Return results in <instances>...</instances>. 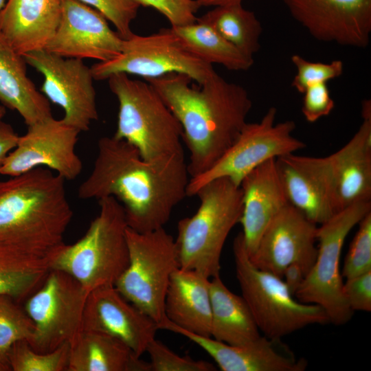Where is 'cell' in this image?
<instances>
[{
  "label": "cell",
  "mask_w": 371,
  "mask_h": 371,
  "mask_svg": "<svg viewBox=\"0 0 371 371\" xmlns=\"http://www.w3.org/2000/svg\"><path fill=\"white\" fill-rule=\"evenodd\" d=\"M4 3H5V0H0V11L2 10L3 6L5 5Z\"/></svg>",
  "instance_id": "45"
},
{
  "label": "cell",
  "mask_w": 371,
  "mask_h": 371,
  "mask_svg": "<svg viewBox=\"0 0 371 371\" xmlns=\"http://www.w3.org/2000/svg\"><path fill=\"white\" fill-rule=\"evenodd\" d=\"M60 15V0H8L0 11V32L23 55L45 48Z\"/></svg>",
  "instance_id": "23"
},
{
  "label": "cell",
  "mask_w": 371,
  "mask_h": 371,
  "mask_svg": "<svg viewBox=\"0 0 371 371\" xmlns=\"http://www.w3.org/2000/svg\"><path fill=\"white\" fill-rule=\"evenodd\" d=\"M89 293L69 273L50 269L41 285L24 301L23 308L34 325L30 346L49 352L70 344L82 330Z\"/></svg>",
  "instance_id": "11"
},
{
  "label": "cell",
  "mask_w": 371,
  "mask_h": 371,
  "mask_svg": "<svg viewBox=\"0 0 371 371\" xmlns=\"http://www.w3.org/2000/svg\"><path fill=\"white\" fill-rule=\"evenodd\" d=\"M197 20L210 26L247 56L254 58L260 49L261 23L242 3L216 6Z\"/></svg>",
  "instance_id": "30"
},
{
  "label": "cell",
  "mask_w": 371,
  "mask_h": 371,
  "mask_svg": "<svg viewBox=\"0 0 371 371\" xmlns=\"http://www.w3.org/2000/svg\"><path fill=\"white\" fill-rule=\"evenodd\" d=\"M371 212L370 201L356 202L335 213L317 227V252L294 297L302 303L322 307L329 322L340 326L348 322L353 311L343 292L340 258L346 238L351 229Z\"/></svg>",
  "instance_id": "9"
},
{
  "label": "cell",
  "mask_w": 371,
  "mask_h": 371,
  "mask_svg": "<svg viewBox=\"0 0 371 371\" xmlns=\"http://www.w3.org/2000/svg\"><path fill=\"white\" fill-rule=\"evenodd\" d=\"M98 202L99 213L85 234L73 244L62 245L51 262V269L69 273L89 293L114 285L129 262L128 225L122 205L113 197Z\"/></svg>",
  "instance_id": "5"
},
{
  "label": "cell",
  "mask_w": 371,
  "mask_h": 371,
  "mask_svg": "<svg viewBox=\"0 0 371 371\" xmlns=\"http://www.w3.org/2000/svg\"><path fill=\"white\" fill-rule=\"evenodd\" d=\"M19 137L10 124L0 120V166L16 147Z\"/></svg>",
  "instance_id": "40"
},
{
  "label": "cell",
  "mask_w": 371,
  "mask_h": 371,
  "mask_svg": "<svg viewBox=\"0 0 371 371\" xmlns=\"http://www.w3.org/2000/svg\"><path fill=\"white\" fill-rule=\"evenodd\" d=\"M61 15L44 49L54 54L104 62L117 56L123 38L99 11L79 0H60Z\"/></svg>",
  "instance_id": "16"
},
{
  "label": "cell",
  "mask_w": 371,
  "mask_h": 371,
  "mask_svg": "<svg viewBox=\"0 0 371 371\" xmlns=\"http://www.w3.org/2000/svg\"><path fill=\"white\" fill-rule=\"evenodd\" d=\"M302 112L307 122L313 123L328 115L335 106L326 82L308 87L303 92Z\"/></svg>",
  "instance_id": "38"
},
{
  "label": "cell",
  "mask_w": 371,
  "mask_h": 371,
  "mask_svg": "<svg viewBox=\"0 0 371 371\" xmlns=\"http://www.w3.org/2000/svg\"><path fill=\"white\" fill-rule=\"evenodd\" d=\"M170 29L184 49L206 63L218 64L232 71H246L254 65L253 57L243 54L210 26L197 19Z\"/></svg>",
  "instance_id": "29"
},
{
  "label": "cell",
  "mask_w": 371,
  "mask_h": 371,
  "mask_svg": "<svg viewBox=\"0 0 371 371\" xmlns=\"http://www.w3.org/2000/svg\"><path fill=\"white\" fill-rule=\"evenodd\" d=\"M140 358L120 339L82 329L69 344L67 371H151Z\"/></svg>",
  "instance_id": "26"
},
{
  "label": "cell",
  "mask_w": 371,
  "mask_h": 371,
  "mask_svg": "<svg viewBox=\"0 0 371 371\" xmlns=\"http://www.w3.org/2000/svg\"><path fill=\"white\" fill-rule=\"evenodd\" d=\"M159 328L181 335L196 344L223 371H303L307 366V361L297 359L281 340L265 335L248 344L234 346L187 331L167 318Z\"/></svg>",
  "instance_id": "20"
},
{
  "label": "cell",
  "mask_w": 371,
  "mask_h": 371,
  "mask_svg": "<svg viewBox=\"0 0 371 371\" xmlns=\"http://www.w3.org/2000/svg\"><path fill=\"white\" fill-rule=\"evenodd\" d=\"M276 115L277 109L272 106L260 122H247L234 143L209 170L190 178L187 196H195L201 186L218 178H227L240 186L243 178L265 161L304 148L306 144L293 135L295 123H276Z\"/></svg>",
  "instance_id": "12"
},
{
  "label": "cell",
  "mask_w": 371,
  "mask_h": 371,
  "mask_svg": "<svg viewBox=\"0 0 371 371\" xmlns=\"http://www.w3.org/2000/svg\"><path fill=\"white\" fill-rule=\"evenodd\" d=\"M211 337L234 346L248 344L260 331L244 298L232 292L220 275L210 278Z\"/></svg>",
  "instance_id": "27"
},
{
  "label": "cell",
  "mask_w": 371,
  "mask_h": 371,
  "mask_svg": "<svg viewBox=\"0 0 371 371\" xmlns=\"http://www.w3.org/2000/svg\"><path fill=\"white\" fill-rule=\"evenodd\" d=\"M90 68L96 80H107L118 73L142 76L145 80L175 73L185 74L198 85L216 73L212 65L184 49L170 27L149 35L133 33L123 39L117 56L98 62Z\"/></svg>",
  "instance_id": "10"
},
{
  "label": "cell",
  "mask_w": 371,
  "mask_h": 371,
  "mask_svg": "<svg viewBox=\"0 0 371 371\" xmlns=\"http://www.w3.org/2000/svg\"><path fill=\"white\" fill-rule=\"evenodd\" d=\"M65 182L45 167L0 180V243L54 255L73 217Z\"/></svg>",
  "instance_id": "3"
},
{
  "label": "cell",
  "mask_w": 371,
  "mask_h": 371,
  "mask_svg": "<svg viewBox=\"0 0 371 371\" xmlns=\"http://www.w3.org/2000/svg\"><path fill=\"white\" fill-rule=\"evenodd\" d=\"M243 212L239 223L249 256L272 219L289 203L280 179L276 158L256 167L242 180Z\"/></svg>",
  "instance_id": "22"
},
{
  "label": "cell",
  "mask_w": 371,
  "mask_h": 371,
  "mask_svg": "<svg viewBox=\"0 0 371 371\" xmlns=\"http://www.w3.org/2000/svg\"><path fill=\"white\" fill-rule=\"evenodd\" d=\"M291 61L297 69L291 86L300 93L313 84L326 82L339 77L344 71V63L340 60L329 63H314L295 54L291 56Z\"/></svg>",
  "instance_id": "35"
},
{
  "label": "cell",
  "mask_w": 371,
  "mask_h": 371,
  "mask_svg": "<svg viewBox=\"0 0 371 371\" xmlns=\"http://www.w3.org/2000/svg\"><path fill=\"white\" fill-rule=\"evenodd\" d=\"M341 271L346 279L371 271V212L358 223Z\"/></svg>",
  "instance_id": "33"
},
{
  "label": "cell",
  "mask_w": 371,
  "mask_h": 371,
  "mask_svg": "<svg viewBox=\"0 0 371 371\" xmlns=\"http://www.w3.org/2000/svg\"><path fill=\"white\" fill-rule=\"evenodd\" d=\"M44 76L41 93L64 111L62 118L80 132L98 119L91 68L82 59L65 58L43 49L23 55Z\"/></svg>",
  "instance_id": "13"
},
{
  "label": "cell",
  "mask_w": 371,
  "mask_h": 371,
  "mask_svg": "<svg viewBox=\"0 0 371 371\" xmlns=\"http://www.w3.org/2000/svg\"><path fill=\"white\" fill-rule=\"evenodd\" d=\"M69 354V344L49 352H41L23 339L12 346L8 363L13 371H67Z\"/></svg>",
  "instance_id": "31"
},
{
  "label": "cell",
  "mask_w": 371,
  "mask_h": 371,
  "mask_svg": "<svg viewBox=\"0 0 371 371\" xmlns=\"http://www.w3.org/2000/svg\"><path fill=\"white\" fill-rule=\"evenodd\" d=\"M305 276L303 268L297 263H291L285 268L282 280L293 295L302 285Z\"/></svg>",
  "instance_id": "41"
},
{
  "label": "cell",
  "mask_w": 371,
  "mask_h": 371,
  "mask_svg": "<svg viewBox=\"0 0 371 371\" xmlns=\"http://www.w3.org/2000/svg\"><path fill=\"white\" fill-rule=\"evenodd\" d=\"M343 292L349 308L353 311H371V271L346 279Z\"/></svg>",
  "instance_id": "39"
},
{
  "label": "cell",
  "mask_w": 371,
  "mask_h": 371,
  "mask_svg": "<svg viewBox=\"0 0 371 371\" xmlns=\"http://www.w3.org/2000/svg\"><path fill=\"white\" fill-rule=\"evenodd\" d=\"M278 172L290 205L320 225L337 212L328 157L289 153L276 158Z\"/></svg>",
  "instance_id": "18"
},
{
  "label": "cell",
  "mask_w": 371,
  "mask_h": 371,
  "mask_svg": "<svg viewBox=\"0 0 371 371\" xmlns=\"http://www.w3.org/2000/svg\"><path fill=\"white\" fill-rule=\"evenodd\" d=\"M201 6H221L242 3L243 0H195Z\"/></svg>",
  "instance_id": "42"
},
{
  "label": "cell",
  "mask_w": 371,
  "mask_h": 371,
  "mask_svg": "<svg viewBox=\"0 0 371 371\" xmlns=\"http://www.w3.org/2000/svg\"><path fill=\"white\" fill-rule=\"evenodd\" d=\"M210 279L179 268L171 276L165 298L166 318L190 333L211 337Z\"/></svg>",
  "instance_id": "24"
},
{
  "label": "cell",
  "mask_w": 371,
  "mask_h": 371,
  "mask_svg": "<svg viewBox=\"0 0 371 371\" xmlns=\"http://www.w3.org/2000/svg\"><path fill=\"white\" fill-rule=\"evenodd\" d=\"M92 6L102 14L115 27L123 38H128L133 32L131 23L136 18L140 5L135 0H79Z\"/></svg>",
  "instance_id": "36"
},
{
  "label": "cell",
  "mask_w": 371,
  "mask_h": 371,
  "mask_svg": "<svg viewBox=\"0 0 371 371\" xmlns=\"http://www.w3.org/2000/svg\"><path fill=\"white\" fill-rule=\"evenodd\" d=\"M140 6L151 7L164 15L171 27L195 22L200 5L195 0H135Z\"/></svg>",
  "instance_id": "37"
},
{
  "label": "cell",
  "mask_w": 371,
  "mask_h": 371,
  "mask_svg": "<svg viewBox=\"0 0 371 371\" xmlns=\"http://www.w3.org/2000/svg\"><path fill=\"white\" fill-rule=\"evenodd\" d=\"M82 329L115 337L140 357L160 330L155 320L125 299L114 285L102 286L89 292Z\"/></svg>",
  "instance_id": "19"
},
{
  "label": "cell",
  "mask_w": 371,
  "mask_h": 371,
  "mask_svg": "<svg viewBox=\"0 0 371 371\" xmlns=\"http://www.w3.org/2000/svg\"><path fill=\"white\" fill-rule=\"evenodd\" d=\"M179 121L189 150L190 177L209 170L232 146L247 123L252 101L241 85L216 72L198 87L182 74L146 80Z\"/></svg>",
  "instance_id": "2"
},
{
  "label": "cell",
  "mask_w": 371,
  "mask_h": 371,
  "mask_svg": "<svg viewBox=\"0 0 371 371\" xmlns=\"http://www.w3.org/2000/svg\"><path fill=\"white\" fill-rule=\"evenodd\" d=\"M363 122L349 142L328 156L337 211L371 199V102H362Z\"/></svg>",
  "instance_id": "21"
},
{
  "label": "cell",
  "mask_w": 371,
  "mask_h": 371,
  "mask_svg": "<svg viewBox=\"0 0 371 371\" xmlns=\"http://www.w3.org/2000/svg\"><path fill=\"white\" fill-rule=\"evenodd\" d=\"M233 254L242 297L265 337L281 340L308 326L329 323L322 307L295 299L282 278L251 262L241 232L234 240Z\"/></svg>",
  "instance_id": "7"
},
{
  "label": "cell",
  "mask_w": 371,
  "mask_h": 371,
  "mask_svg": "<svg viewBox=\"0 0 371 371\" xmlns=\"http://www.w3.org/2000/svg\"><path fill=\"white\" fill-rule=\"evenodd\" d=\"M54 255L0 243V295H9L19 303L25 301L45 280Z\"/></svg>",
  "instance_id": "28"
},
{
  "label": "cell",
  "mask_w": 371,
  "mask_h": 371,
  "mask_svg": "<svg viewBox=\"0 0 371 371\" xmlns=\"http://www.w3.org/2000/svg\"><path fill=\"white\" fill-rule=\"evenodd\" d=\"M317 230L315 223L288 204L267 225L249 258L257 268L281 278L291 263L306 274L317 256Z\"/></svg>",
  "instance_id": "17"
},
{
  "label": "cell",
  "mask_w": 371,
  "mask_h": 371,
  "mask_svg": "<svg viewBox=\"0 0 371 371\" xmlns=\"http://www.w3.org/2000/svg\"><path fill=\"white\" fill-rule=\"evenodd\" d=\"M107 80L119 104L115 138L134 146L147 160L183 151L181 126L150 84L124 73Z\"/></svg>",
  "instance_id": "6"
},
{
  "label": "cell",
  "mask_w": 371,
  "mask_h": 371,
  "mask_svg": "<svg viewBox=\"0 0 371 371\" xmlns=\"http://www.w3.org/2000/svg\"><path fill=\"white\" fill-rule=\"evenodd\" d=\"M291 16L315 39L366 47L371 34V0H282Z\"/></svg>",
  "instance_id": "15"
},
{
  "label": "cell",
  "mask_w": 371,
  "mask_h": 371,
  "mask_svg": "<svg viewBox=\"0 0 371 371\" xmlns=\"http://www.w3.org/2000/svg\"><path fill=\"white\" fill-rule=\"evenodd\" d=\"M11 368L9 366L0 361V371H10Z\"/></svg>",
  "instance_id": "43"
},
{
  "label": "cell",
  "mask_w": 371,
  "mask_h": 371,
  "mask_svg": "<svg viewBox=\"0 0 371 371\" xmlns=\"http://www.w3.org/2000/svg\"><path fill=\"white\" fill-rule=\"evenodd\" d=\"M5 113V107L0 105V120L4 116Z\"/></svg>",
  "instance_id": "44"
},
{
  "label": "cell",
  "mask_w": 371,
  "mask_h": 371,
  "mask_svg": "<svg viewBox=\"0 0 371 371\" xmlns=\"http://www.w3.org/2000/svg\"><path fill=\"white\" fill-rule=\"evenodd\" d=\"M189 176L183 151L147 160L128 142L106 136L98 140L93 169L80 185L78 196L115 198L128 227L146 233L168 222L174 208L187 196Z\"/></svg>",
  "instance_id": "1"
},
{
  "label": "cell",
  "mask_w": 371,
  "mask_h": 371,
  "mask_svg": "<svg viewBox=\"0 0 371 371\" xmlns=\"http://www.w3.org/2000/svg\"><path fill=\"white\" fill-rule=\"evenodd\" d=\"M80 133L52 115L28 126L0 166V175L14 177L45 167L65 180H74L82 170L76 151Z\"/></svg>",
  "instance_id": "14"
},
{
  "label": "cell",
  "mask_w": 371,
  "mask_h": 371,
  "mask_svg": "<svg viewBox=\"0 0 371 371\" xmlns=\"http://www.w3.org/2000/svg\"><path fill=\"white\" fill-rule=\"evenodd\" d=\"M150 357L151 371H214L212 363L191 357H181L155 338L146 348Z\"/></svg>",
  "instance_id": "34"
},
{
  "label": "cell",
  "mask_w": 371,
  "mask_h": 371,
  "mask_svg": "<svg viewBox=\"0 0 371 371\" xmlns=\"http://www.w3.org/2000/svg\"><path fill=\"white\" fill-rule=\"evenodd\" d=\"M200 205L192 216L179 220L177 244L180 268L212 278L220 275L221 256L243 212V192L230 179H214L196 192Z\"/></svg>",
  "instance_id": "4"
},
{
  "label": "cell",
  "mask_w": 371,
  "mask_h": 371,
  "mask_svg": "<svg viewBox=\"0 0 371 371\" xmlns=\"http://www.w3.org/2000/svg\"><path fill=\"white\" fill-rule=\"evenodd\" d=\"M26 61L0 32V102L28 126L52 115L49 100L27 77Z\"/></svg>",
  "instance_id": "25"
},
{
  "label": "cell",
  "mask_w": 371,
  "mask_h": 371,
  "mask_svg": "<svg viewBox=\"0 0 371 371\" xmlns=\"http://www.w3.org/2000/svg\"><path fill=\"white\" fill-rule=\"evenodd\" d=\"M126 235L129 262L114 286L159 326L171 276L180 268L175 239L164 227L140 233L128 227Z\"/></svg>",
  "instance_id": "8"
},
{
  "label": "cell",
  "mask_w": 371,
  "mask_h": 371,
  "mask_svg": "<svg viewBox=\"0 0 371 371\" xmlns=\"http://www.w3.org/2000/svg\"><path fill=\"white\" fill-rule=\"evenodd\" d=\"M33 333V322L24 308L10 296L0 295V361L9 366L12 346L20 340L29 341Z\"/></svg>",
  "instance_id": "32"
}]
</instances>
